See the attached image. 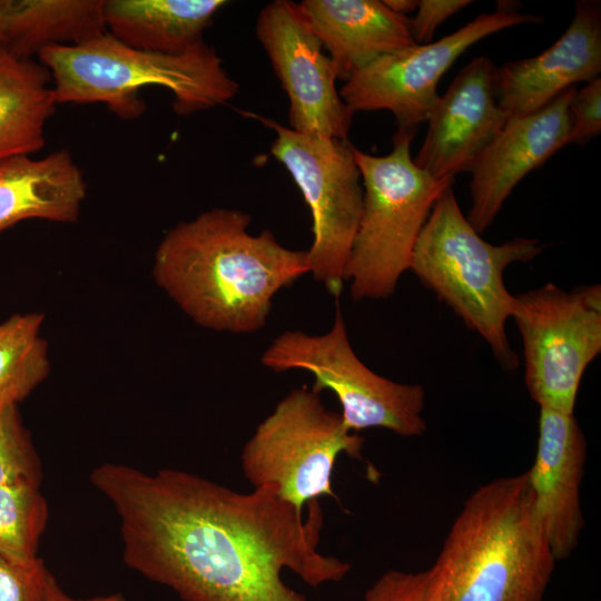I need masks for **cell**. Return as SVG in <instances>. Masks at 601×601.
<instances>
[{"instance_id":"8","label":"cell","mask_w":601,"mask_h":601,"mask_svg":"<svg viewBox=\"0 0 601 601\" xmlns=\"http://www.w3.org/2000/svg\"><path fill=\"white\" fill-rule=\"evenodd\" d=\"M274 372L302 370L314 376L313 390L332 391L339 401L345 426L358 431L378 427L400 436H420L425 392L421 385L397 383L368 368L353 351L337 307L331 329L322 335L286 331L262 355Z\"/></svg>"},{"instance_id":"24","label":"cell","mask_w":601,"mask_h":601,"mask_svg":"<svg viewBox=\"0 0 601 601\" xmlns=\"http://www.w3.org/2000/svg\"><path fill=\"white\" fill-rule=\"evenodd\" d=\"M41 481V469L17 405L0 407V485L21 481Z\"/></svg>"},{"instance_id":"3","label":"cell","mask_w":601,"mask_h":601,"mask_svg":"<svg viewBox=\"0 0 601 601\" xmlns=\"http://www.w3.org/2000/svg\"><path fill=\"white\" fill-rule=\"evenodd\" d=\"M555 563L528 472L497 477L463 503L427 569L424 601H542Z\"/></svg>"},{"instance_id":"9","label":"cell","mask_w":601,"mask_h":601,"mask_svg":"<svg viewBox=\"0 0 601 601\" xmlns=\"http://www.w3.org/2000/svg\"><path fill=\"white\" fill-rule=\"evenodd\" d=\"M276 134L270 154L290 174L313 219L309 273L338 297L363 209V186L353 145L299 134L274 119L246 112Z\"/></svg>"},{"instance_id":"16","label":"cell","mask_w":601,"mask_h":601,"mask_svg":"<svg viewBox=\"0 0 601 601\" xmlns=\"http://www.w3.org/2000/svg\"><path fill=\"white\" fill-rule=\"evenodd\" d=\"M601 72V4L580 0L563 35L540 55L496 68V91L509 118L538 111L578 82Z\"/></svg>"},{"instance_id":"10","label":"cell","mask_w":601,"mask_h":601,"mask_svg":"<svg viewBox=\"0 0 601 601\" xmlns=\"http://www.w3.org/2000/svg\"><path fill=\"white\" fill-rule=\"evenodd\" d=\"M524 380L540 407L573 413L582 376L601 352V287L552 283L514 296Z\"/></svg>"},{"instance_id":"12","label":"cell","mask_w":601,"mask_h":601,"mask_svg":"<svg viewBox=\"0 0 601 601\" xmlns=\"http://www.w3.org/2000/svg\"><path fill=\"white\" fill-rule=\"evenodd\" d=\"M256 36L288 101L289 128L345 140L353 112L336 89L337 75L299 3L275 0L258 13Z\"/></svg>"},{"instance_id":"14","label":"cell","mask_w":601,"mask_h":601,"mask_svg":"<svg viewBox=\"0 0 601 601\" xmlns=\"http://www.w3.org/2000/svg\"><path fill=\"white\" fill-rule=\"evenodd\" d=\"M571 87L542 109L509 118L472 170L467 220L479 233L493 223L504 201L531 170L569 144Z\"/></svg>"},{"instance_id":"11","label":"cell","mask_w":601,"mask_h":601,"mask_svg":"<svg viewBox=\"0 0 601 601\" xmlns=\"http://www.w3.org/2000/svg\"><path fill=\"white\" fill-rule=\"evenodd\" d=\"M541 21L542 17L521 13L515 6H499L437 41L378 58L346 80L339 96L353 114L388 110L398 127L416 129L439 98L440 79L469 47L503 29Z\"/></svg>"},{"instance_id":"15","label":"cell","mask_w":601,"mask_h":601,"mask_svg":"<svg viewBox=\"0 0 601 601\" xmlns=\"http://www.w3.org/2000/svg\"><path fill=\"white\" fill-rule=\"evenodd\" d=\"M587 455L573 413L540 407L536 455L526 472L535 514L556 562L572 555L584 526L580 493Z\"/></svg>"},{"instance_id":"26","label":"cell","mask_w":601,"mask_h":601,"mask_svg":"<svg viewBox=\"0 0 601 601\" xmlns=\"http://www.w3.org/2000/svg\"><path fill=\"white\" fill-rule=\"evenodd\" d=\"M571 130L569 144H585L601 131V78L587 82L573 92L569 105Z\"/></svg>"},{"instance_id":"2","label":"cell","mask_w":601,"mask_h":601,"mask_svg":"<svg viewBox=\"0 0 601 601\" xmlns=\"http://www.w3.org/2000/svg\"><path fill=\"white\" fill-rule=\"evenodd\" d=\"M240 209L214 208L169 229L152 264L156 284L201 327L235 334L266 325L274 296L309 273L307 250L268 229L250 234Z\"/></svg>"},{"instance_id":"22","label":"cell","mask_w":601,"mask_h":601,"mask_svg":"<svg viewBox=\"0 0 601 601\" xmlns=\"http://www.w3.org/2000/svg\"><path fill=\"white\" fill-rule=\"evenodd\" d=\"M43 315L13 314L0 323V407L18 405L49 374Z\"/></svg>"},{"instance_id":"28","label":"cell","mask_w":601,"mask_h":601,"mask_svg":"<svg viewBox=\"0 0 601 601\" xmlns=\"http://www.w3.org/2000/svg\"><path fill=\"white\" fill-rule=\"evenodd\" d=\"M470 3V0H420L415 17L410 18L415 43L432 42L436 28Z\"/></svg>"},{"instance_id":"4","label":"cell","mask_w":601,"mask_h":601,"mask_svg":"<svg viewBox=\"0 0 601 601\" xmlns=\"http://www.w3.org/2000/svg\"><path fill=\"white\" fill-rule=\"evenodd\" d=\"M38 57L51 73L57 104L104 102L124 119L144 112L138 98L142 87L169 89L180 116L223 105L239 89L205 42L184 53L164 55L131 48L105 33L77 46L46 48Z\"/></svg>"},{"instance_id":"7","label":"cell","mask_w":601,"mask_h":601,"mask_svg":"<svg viewBox=\"0 0 601 601\" xmlns=\"http://www.w3.org/2000/svg\"><path fill=\"white\" fill-rule=\"evenodd\" d=\"M364 439L319 393L292 390L256 427L242 451V470L253 487L272 486L299 510L322 495L334 496L332 474L339 454L362 459Z\"/></svg>"},{"instance_id":"23","label":"cell","mask_w":601,"mask_h":601,"mask_svg":"<svg viewBox=\"0 0 601 601\" xmlns=\"http://www.w3.org/2000/svg\"><path fill=\"white\" fill-rule=\"evenodd\" d=\"M40 482L21 480L0 485V556L18 563L37 561L48 504Z\"/></svg>"},{"instance_id":"21","label":"cell","mask_w":601,"mask_h":601,"mask_svg":"<svg viewBox=\"0 0 601 601\" xmlns=\"http://www.w3.org/2000/svg\"><path fill=\"white\" fill-rule=\"evenodd\" d=\"M42 63L0 48V160L45 146V125L57 105Z\"/></svg>"},{"instance_id":"1","label":"cell","mask_w":601,"mask_h":601,"mask_svg":"<svg viewBox=\"0 0 601 601\" xmlns=\"http://www.w3.org/2000/svg\"><path fill=\"white\" fill-rule=\"evenodd\" d=\"M90 482L117 513L125 563L184 601H307L285 569L313 588L351 570L318 549V500L304 514L269 485L239 493L187 471L114 462Z\"/></svg>"},{"instance_id":"6","label":"cell","mask_w":601,"mask_h":601,"mask_svg":"<svg viewBox=\"0 0 601 601\" xmlns=\"http://www.w3.org/2000/svg\"><path fill=\"white\" fill-rule=\"evenodd\" d=\"M415 132L398 127L393 149L384 156L353 147L363 209L344 277L354 300L385 299L395 292L435 201L454 183L437 180L415 165Z\"/></svg>"},{"instance_id":"30","label":"cell","mask_w":601,"mask_h":601,"mask_svg":"<svg viewBox=\"0 0 601 601\" xmlns=\"http://www.w3.org/2000/svg\"><path fill=\"white\" fill-rule=\"evenodd\" d=\"M383 2L391 11L402 16L414 11L418 3L415 0H383Z\"/></svg>"},{"instance_id":"13","label":"cell","mask_w":601,"mask_h":601,"mask_svg":"<svg viewBox=\"0 0 601 601\" xmlns=\"http://www.w3.org/2000/svg\"><path fill=\"white\" fill-rule=\"evenodd\" d=\"M496 91V67L476 57L439 96L415 165L433 178L471 171L480 155L505 125Z\"/></svg>"},{"instance_id":"31","label":"cell","mask_w":601,"mask_h":601,"mask_svg":"<svg viewBox=\"0 0 601 601\" xmlns=\"http://www.w3.org/2000/svg\"><path fill=\"white\" fill-rule=\"evenodd\" d=\"M1 45H2V37H1V28H0V48H1Z\"/></svg>"},{"instance_id":"19","label":"cell","mask_w":601,"mask_h":601,"mask_svg":"<svg viewBox=\"0 0 601 601\" xmlns=\"http://www.w3.org/2000/svg\"><path fill=\"white\" fill-rule=\"evenodd\" d=\"M224 0H107L104 18L111 36L142 51L179 55L204 42V30Z\"/></svg>"},{"instance_id":"20","label":"cell","mask_w":601,"mask_h":601,"mask_svg":"<svg viewBox=\"0 0 601 601\" xmlns=\"http://www.w3.org/2000/svg\"><path fill=\"white\" fill-rule=\"evenodd\" d=\"M1 48L20 59L107 33L101 0H0Z\"/></svg>"},{"instance_id":"29","label":"cell","mask_w":601,"mask_h":601,"mask_svg":"<svg viewBox=\"0 0 601 601\" xmlns=\"http://www.w3.org/2000/svg\"><path fill=\"white\" fill-rule=\"evenodd\" d=\"M46 601H126V599L119 592L90 598H75L66 593L56 578L51 574L47 584Z\"/></svg>"},{"instance_id":"27","label":"cell","mask_w":601,"mask_h":601,"mask_svg":"<svg viewBox=\"0 0 601 601\" xmlns=\"http://www.w3.org/2000/svg\"><path fill=\"white\" fill-rule=\"evenodd\" d=\"M427 570H390L365 592L363 601H424Z\"/></svg>"},{"instance_id":"17","label":"cell","mask_w":601,"mask_h":601,"mask_svg":"<svg viewBox=\"0 0 601 601\" xmlns=\"http://www.w3.org/2000/svg\"><path fill=\"white\" fill-rule=\"evenodd\" d=\"M299 7L337 79L346 81L378 58L416 45L410 18L383 0H304Z\"/></svg>"},{"instance_id":"5","label":"cell","mask_w":601,"mask_h":601,"mask_svg":"<svg viewBox=\"0 0 601 601\" xmlns=\"http://www.w3.org/2000/svg\"><path fill=\"white\" fill-rule=\"evenodd\" d=\"M544 246L516 237L500 245L485 242L463 215L452 187L435 201L416 240L410 269L465 326L489 345L508 371L519 366L505 325L514 295L503 282L513 263H526Z\"/></svg>"},{"instance_id":"18","label":"cell","mask_w":601,"mask_h":601,"mask_svg":"<svg viewBox=\"0 0 601 601\" xmlns=\"http://www.w3.org/2000/svg\"><path fill=\"white\" fill-rule=\"evenodd\" d=\"M82 171L68 150L41 159L0 160V233L26 219L75 223L86 198Z\"/></svg>"},{"instance_id":"25","label":"cell","mask_w":601,"mask_h":601,"mask_svg":"<svg viewBox=\"0 0 601 601\" xmlns=\"http://www.w3.org/2000/svg\"><path fill=\"white\" fill-rule=\"evenodd\" d=\"M50 575L40 558L18 564L0 556V601H46Z\"/></svg>"}]
</instances>
